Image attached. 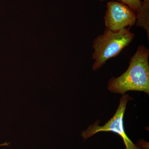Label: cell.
<instances>
[{
	"label": "cell",
	"mask_w": 149,
	"mask_h": 149,
	"mask_svg": "<svg viewBox=\"0 0 149 149\" xmlns=\"http://www.w3.org/2000/svg\"><path fill=\"white\" fill-rule=\"evenodd\" d=\"M149 50L143 45L138 47L130 59L126 71L117 77H112L108 89L113 93L124 95L129 91L149 94Z\"/></svg>",
	"instance_id": "6da1fadb"
},
{
	"label": "cell",
	"mask_w": 149,
	"mask_h": 149,
	"mask_svg": "<svg viewBox=\"0 0 149 149\" xmlns=\"http://www.w3.org/2000/svg\"><path fill=\"white\" fill-rule=\"evenodd\" d=\"M133 100L129 94L122 95L116 112L113 116L104 125H99L98 120L93 125H89L88 128L82 131L81 136L84 141L100 132H111L116 133L120 136L123 142L125 149H142L135 145L129 139L125 133L123 125V119L126 106L129 101Z\"/></svg>",
	"instance_id": "3957f363"
},
{
	"label": "cell",
	"mask_w": 149,
	"mask_h": 149,
	"mask_svg": "<svg viewBox=\"0 0 149 149\" xmlns=\"http://www.w3.org/2000/svg\"><path fill=\"white\" fill-rule=\"evenodd\" d=\"M107 7L104 19L107 29L116 31L136 24V13L125 4L111 1L107 3Z\"/></svg>",
	"instance_id": "277c9868"
},
{
	"label": "cell",
	"mask_w": 149,
	"mask_h": 149,
	"mask_svg": "<svg viewBox=\"0 0 149 149\" xmlns=\"http://www.w3.org/2000/svg\"><path fill=\"white\" fill-rule=\"evenodd\" d=\"M100 1H103L105 0H100ZM121 3L128 6L136 13V16L140 13L141 8L142 2L139 0H117Z\"/></svg>",
	"instance_id": "8992f818"
},
{
	"label": "cell",
	"mask_w": 149,
	"mask_h": 149,
	"mask_svg": "<svg viewBox=\"0 0 149 149\" xmlns=\"http://www.w3.org/2000/svg\"><path fill=\"white\" fill-rule=\"evenodd\" d=\"M135 35L129 29L113 31L106 28L102 35L93 41L92 59L93 70L100 69L110 58L118 55L133 41Z\"/></svg>",
	"instance_id": "7a4b0ae2"
},
{
	"label": "cell",
	"mask_w": 149,
	"mask_h": 149,
	"mask_svg": "<svg viewBox=\"0 0 149 149\" xmlns=\"http://www.w3.org/2000/svg\"><path fill=\"white\" fill-rule=\"evenodd\" d=\"M142 2L140 13L136 16V25L146 30L149 37V0H139Z\"/></svg>",
	"instance_id": "5b68a950"
}]
</instances>
